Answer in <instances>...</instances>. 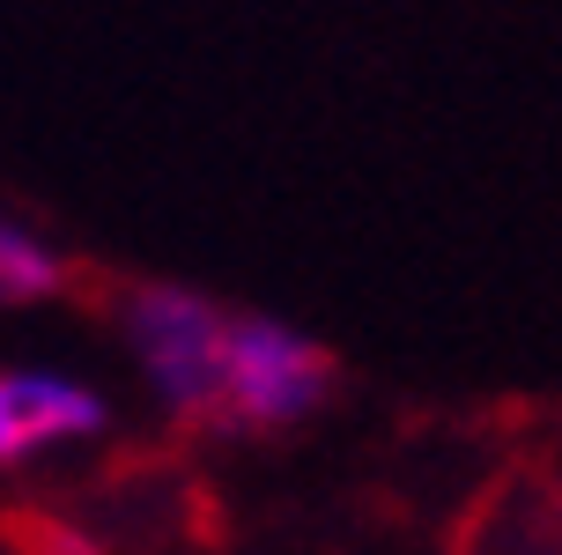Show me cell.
Listing matches in <instances>:
<instances>
[{
    "instance_id": "obj_2",
    "label": "cell",
    "mask_w": 562,
    "mask_h": 555,
    "mask_svg": "<svg viewBox=\"0 0 562 555\" xmlns=\"http://www.w3.org/2000/svg\"><path fill=\"white\" fill-rule=\"evenodd\" d=\"M334 392V356L304 341L281 319L237 311L229 319V348H223V415L229 430H289L326 408Z\"/></svg>"
},
{
    "instance_id": "obj_5",
    "label": "cell",
    "mask_w": 562,
    "mask_h": 555,
    "mask_svg": "<svg viewBox=\"0 0 562 555\" xmlns=\"http://www.w3.org/2000/svg\"><path fill=\"white\" fill-rule=\"evenodd\" d=\"M8 541H15V555H104L82 526H67L53 511H15L8 519Z\"/></svg>"
},
{
    "instance_id": "obj_3",
    "label": "cell",
    "mask_w": 562,
    "mask_h": 555,
    "mask_svg": "<svg viewBox=\"0 0 562 555\" xmlns=\"http://www.w3.org/2000/svg\"><path fill=\"white\" fill-rule=\"evenodd\" d=\"M104 392H89L67 370H0V467H30L45 452L104 437Z\"/></svg>"
},
{
    "instance_id": "obj_4",
    "label": "cell",
    "mask_w": 562,
    "mask_h": 555,
    "mask_svg": "<svg viewBox=\"0 0 562 555\" xmlns=\"http://www.w3.org/2000/svg\"><path fill=\"white\" fill-rule=\"evenodd\" d=\"M75 289L67 252L45 245L37 230H23L15 215H0V304H53Z\"/></svg>"
},
{
    "instance_id": "obj_1",
    "label": "cell",
    "mask_w": 562,
    "mask_h": 555,
    "mask_svg": "<svg viewBox=\"0 0 562 555\" xmlns=\"http://www.w3.org/2000/svg\"><path fill=\"white\" fill-rule=\"evenodd\" d=\"M229 319L215 297H200L186 281H134L119 289V333L134 348L148 392L178 422H215L223 415V348Z\"/></svg>"
}]
</instances>
